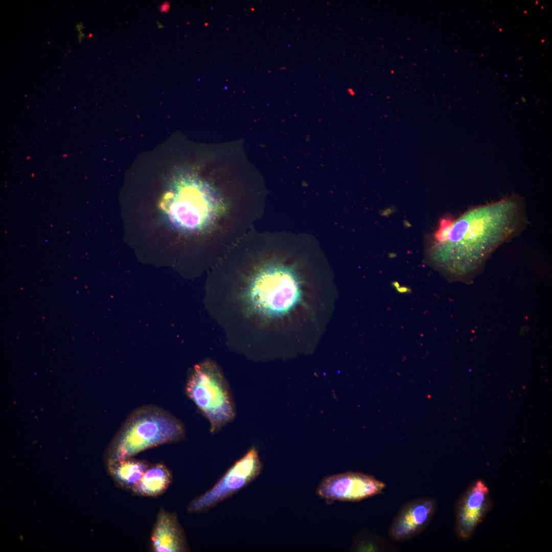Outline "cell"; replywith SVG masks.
I'll return each mask as SVG.
<instances>
[{
    "instance_id": "1",
    "label": "cell",
    "mask_w": 552,
    "mask_h": 552,
    "mask_svg": "<svg viewBox=\"0 0 552 552\" xmlns=\"http://www.w3.org/2000/svg\"><path fill=\"white\" fill-rule=\"evenodd\" d=\"M519 196L469 209L455 220H442L429 251L431 261L452 278L468 280L500 245L521 233L526 224Z\"/></svg>"
},
{
    "instance_id": "2",
    "label": "cell",
    "mask_w": 552,
    "mask_h": 552,
    "mask_svg": "<svg viewBox=\"0 0 552 552\" xmlns=\"http://www.w3.org/2000/svg\"><path fill=\"white\" fill-rule=\"evenodd\" d=\"M185 432L182 423L167 411L153 405L140 407L129 415L114 439L108 454V464L179 441Z\"/></svg>"
},
{
    "instance_id": "3",
    "label": "cell",
    "mask_w": 552,
    "mask_h": 552,
    "mask_svg": "<svg viewBox=\"0 0 552 552\" xmlns=\"http://www.w3.org/2000/svg\"><path fill=\"white\" fill-rule=\"evenodd\" d=\"M186 393L208 419L215 433L235 417V404L227 382L219 366L207 359L191 370Z\"/></svg>"
},
{
    "instance_id": "4",
    "label": "cell",
    "mask_w": 552,
    "mask_h": 552,
    "mask_svg": "<svg viewBox=\"0 0 552 552\" xmlns=\"http://www.w3.org/2000/svg\"><path fill=\"white\" fill-rule=\"evenodd\" d=\"M198 181L178 182L164 196L162 207L176 225L187 228L199 227L209 214V200Z\"/></svg>"
},
{
    "instance_id": "5",
    "label": "cell",
    "mask_w": 552,
    "mask_h": 552,
    "mask_svg": "<svg viewBox=\"0 0 552 552\" xmlns=\"http://www.w3.org/2000/svg\"><path fill=\"white\" fill-rule=\"evenodd\" d=\"M262 464L255 447L238 460L210 490L193 500L190 512L208 509L244 487L260 473Z\"/></svg>"
},
{
    "instance_id": "6",
    "label": "cell",
    "mask_w": 552,
    "mask_h": 552,
    "mask_svg": "<svg viewBox=\"0 0 552 552\" xmlns=\"http://www.w3.org/2000/svg\"><path fill=\"white\" fill-rule=\"evenodd\" d=\"M385 487L384 482L372 475L348 472L325 478L317 493L328 500L354 501L379 494Z\"/></svg>"
},
{
    "instance_id": "7",
    "label": "cell",
    "mask_w": 552,
    "mask_h": 552,
    "mask_svg": "<svg viewBox=\"0 0 552 552\" xmlns=\"http://www.w3.org/2000/svg\"><path fill=\"white\" fill-rule=\"evenodd\" d=\"M436 502L430 498L411 500L399 511L388 530L390 538L401 541L421 533L430 522L435 510Z\"/></svg>"
},
{
    "instance_id": "8",
    "label": "cell",
    "mask_w": 552,
    "mask_h": 552,
    "mask_svg": "<svg viewBox=\"0 0 552 552\" xmlns=\"http://www.w3.org/2000/svg\"><path fill=\"white\" fill-rule=\"evenodd\" d=\"M489 490L481 481H476L460 499L456 509V531L467 539L480 522L488 505Z\"/></svg>"
},
{
    "instance_id": "9",
    "label": "cell",
    "mask_w": 552,
    "mask_h": 552,
    "mask_svg": "<svg viewBox=\"0 0 552 552\" xmlns=\"http://www.w3.org/2000/svg\"><path fill=\"white\" fill-rule=\"evenodd\" d=\"M151 541L152 550L155 552H183L188 550L177 516L164 510L158 514Z\"/></svg>"
},
{
    "instance_id": "10",
    "label": "cell",
    "mask_w": 552,
    "mask_h": 552,
    "mask_svg": "<svg viewBox=\"0 0 552 552\" xmlns=\"http://www.w3.org/2000/svg\"><path fill=\"white\" fill-rule=\"evenodd\" d=\"M172 480V475L166 466L156 464L149 466L132 492L136 495L155 497L167 489Z\"/></svg>"
},
{
    "instance_id": "11",
    "label": "cell",
    "mask_w": 552,
    "mask_h": 552,
    "mask_svg": "<svg viewBox=\"0 0 552 552\" xmlns=\"http://www.w3.org/2000/svg\"><path fill=\"white\" fill-rule=\"evenodd\" d=\"M115 480L125 489L133 491L149 466L141 460L128 458L109 465Z\"/></svg>"
},
{
    "instance_id": "12",
    "label": "cell",
    "mask_w": 552,
    "mask_h": 552,
    "mask_svg": "<svg viewBox=\"0 0 552 552\" xmlns=\"http://www.w3.org/2000/svg\"><path fill=\"white\" fill-rule=\"evenodd\" d=\"M169 5L167 3H165L160 7V11L162 12H167L169 10Z\"/></svg>"
}]
</instances>
